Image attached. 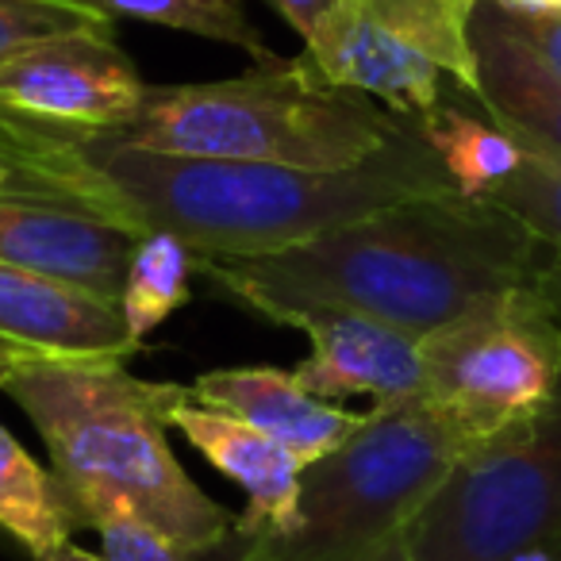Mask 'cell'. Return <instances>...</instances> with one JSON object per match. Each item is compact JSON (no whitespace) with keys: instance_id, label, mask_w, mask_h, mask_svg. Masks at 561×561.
I'll return each instance as SVG.
<instances>
[{"instance_id":"1","label":"cell","mask_w":561,"mask_h":561,"mask_svg":"<svg viewBox=\"0 0 561 561\" xmlns=\"http://www.w3.org/2000/svg\"><path fill=\"white\" fill-rule=\"evenodd\" d=\"M553 247L492 196L438 193L250 257H196L193 270L242 308L280 323L300 308H351L431 335L500 293L538 289Z\"/></svg>"},{"instance_id":"2","label":"cell","mask_w":561,"mask_h":561,"mask_svg":"<svg viewBox=\"0 0 561 561\" xmlns=\"http://www.w3.org/2000/svg\"><path fill=\"white\" fill-rule=\"evenodd\" d=\"M85 147L135 204L142 227L178 234L196 257L273 254L392 204L458 193L412 116L377 154L351 170L170 158L108 147L89 135Z\"/></svg>"},{"instance_id":"3","label":"cell","mask_w":561,"mask_h":561,"mask_svg":"<svg viewBox=\"0 0 561 561\" xmlns=\"http://www.w3.org/2000/svg\"><path fill=\"white\" fill-rule=\"evenodd\" d=\"M35 423L81 519L135 512L188 558H204L234 530L170 450L173 381H142L116 354H27L4 385Z\"/></svg>"},{"instance_id":"4","label":"cell","mask_w":561,"mask_h":561,"mask_svg":"<svg viewBox=\"0 0 561 561\" xmlns=\"http://www.w3.org/2000/svg\"><path fill=\"white\" fill-rule=\"evenodd\" d=\"M400 127L404 116L328 85L305 55H273L227 81L147 85L131 124L89 139L170 158L351 170Z\"/></svg>"},{"instance_id":"5","label":"cell","mask_w":561,"mask_h":561,"mask_svg":"<svg viewBox=\"0 0 561 561\" xmlns=\"http://www.w3.org/2000/svg\"><path fill=\"white\" fill-rule=\"evenodd\" d=\"M469 450L473 443L427 397L374 404L358 435L305 466L297 530L250 546L257 561L369 558L404 535Z\"/></svg>"},{"instance_id":"6","label":"cell","mask_w":561,"mask_h":561,"mask_svg":"<svg viewBox=\"0 0 561 561\" xmlns=\"http://www.w3.org/2000/svg\"><path fill=\"white\" fill-rule=\"evenodd\" d=\"M561 530V389L546 412L473 446L404 527L415 561H512Z\"/></svg>"},{"instance_id":"7","label":"cell","mask_w":561,"mask_h":561,"mask_svg":"<svg viewBox=\"0 0 561 561\" xmlns=\"http://www.w3.org/2000/svg\"><path fill=\"white\" fill-rule=\"evenodd\" d=\"M420 351L423 397L473 446L530 423L561 389V320L538 289L481 300Z\"/></svg>"},{"instance_id":"8","label":"cell","mask_w":561,"mask_h":561,"mask_svg":"<svg viewBox=\"0 0 561 561\" xmlns=\"http://www.w3.org/2000/svg\"><path fill=\"white\" fill-rule=\"evenodd\" d=\"M481 0H339L300 55L328 85L377 96L397 116L443 104V78L477 101L473 12Z\"/></svg>"},{"instance_id":"9","label":"cell","mask_w":561,"mask_h":561,"mask_svg":"<svg viewBox=\"0 0 561 561\" xmlns=\"http://www.w3.org/2000/svg\"><path fill=\"white\" fill-rule=\"evenodd\" d=\"M147 81L112 35H58L0 58V104L39 124L108 135L135 119Z\"/></svg>"},{"instance_id":"10","label":"cell","mask_w":561,"mask_h":561,"mask_svg":"<svg viewBox=\"0 0 561 561\" xmlns=\"http://www.w3.org/2000/svg\"><path fill=\"white\" fill-rule=\"evenodd\" d=\"M142 234L78 204L0 196V262L119 305Z\"/></svg>"},{"instance_id":"11","label":"cell","mask_w":561,"mask_h":561,"mask_svg":"<svg viewBox=\"0 0 561 561\" xmlns=\"http://www.w3.org/2000/svg\"><path fill=\"white\" fill-rule=\"evenodd\" d=\"M280 323L312 339V354L293 369L312 397L335 404L346 397L374 404L423 397V339L412 331L351 308H300Z\"/></svg>"},{"instance_id":"12","label":"cell","mask_w":561,"mask_h":561,"mask_svg":"<svg viewBox=\"0 0 561 561\" xmlns=\"http://www.w3.org/2000/svg\"><path fill=\"white\" fill-rule=\"evenodd\" d=\"M170 427H178L219 473L247 489V512L234 519L239 535L273 542L297 530L305 466L285 446L242 423L239 415L196 400L188 385L170 404Z\"/></svg>"},{"instance_id":"13","label":"cell","mask_w":561,"mask_h":561,"mask_svg":"<svg viewBox=\"0 0 561 561\" xmlns=\"http://www.w3.org/2000/svg\"><path fill=\"white\" fill-rule=\"evenodd\" d=\"M193 397L211 408L239 415L254 431L280 443L300 466H312L323 454L339 450L351 435L366 427L369 412H351L331 400H320L293 377V369L277 366H227L208 369L193 385Z\"/></svg>"},{"instance_id":"14","label":"cell","mask_w":561,"mask_h":561,"mask_svg":"<svg viewBox=\"0 0 561 561\" xmlns=\"http://www.w3.org/2000/svg\"><path fill=\"white\" fill-rule=\"evenodd\" d=\"M0 196L78 204L112 224L147 234L135 204L89 158L85 135L70 131V127L39 124L4 104H0Z\"/></svg>"},{"instance_id":"15","label":"cell","mask_w":561,"mask_h":561,"mask_svg":"<svg viewBox=\"0 0 561 561\" xmlns=\"http://www.w3.org/2000/svg\"><path fill=\"white\" fill-rule=\"evenodd\" d=\"M0 339L43 354L131 358L139 351L127 335L119 305L4 262H0Z\"/></svg>"},{"instance_id":"16","label":"cell","mask_w":561,"mask_h":561,"mask_svg":"<svg viewBox=\"0 0 561 561\" xmlns=\"http://www.w3.org/2000/svg\"><path fill=\"white\" fill-rule=\"evenodd\" d=\"M473 50L481 93L477 104L519 147L561 162V78L550 73L504 24L489 0L473 12Z\"/></svg>"},{"instance_id":"17","label":"cell","mask_w":561,"mask_h":561,"mask_svg":"<svg viewBox=\"0 0 561 561\" xmlns=\"http://www.w3.org/2000/svg\"><path fill=\"white\" fill-rule=\"evenodd\" d=\"M78 527H85V519L62 477L39 466L0 423V530L43 558L70 542Z\"/></svg>"},{"instance_id":"18","label":"cell","mask_w":561,"mask_h":561,"mask_svg":"<svg viewBox=\"0 0 561 561\" xmlns=\"http://www.w3.org/2000/svg\"><path fill=\"white\" fill-rule=\"evenodd\" d=\"M427 147L446 165L461 196H492L523 165V147L492 119H477L450 104L412 116Z\"/></svg>"},{"instance_id":"19","label":"cell","mask_w":561,"mask_h":561,"mask_svg":"<svg viewBox=\"0 0 561 561\" xmlns=\"http://www.w3.org/2000/svg\"><path fill=\"white\" fill-rule=\"evenodd\" d=\"M196 254L170 231H147L135 247L131 270L124 280V297H119V312H124V328L135 346L147 343L150 331H158L173 312L188 305L193 289Z\"/></svg>"},{"instance_id":"20","label":"cell","mask_w":561,"mask_h":561,"mask_svg":"<svg viewBox=\"0 0 561 561\" xmlns=\"http://www.w3.org/2000/svg\"><path fill=\"white\" fill-rule=\"evenodd\" d=\"M70 4L112 20H142V24H162L196 39L224 43V47L247 50L254 62L273 58L262 32L242 12V0H70Z\"/></svg>"},{"instance_id":"21","label":"cell","mask_w":561,"mask_h":561,"mask_svg":"<svg viewBox=\"0 0 561 561\" xmlns=\"http://www.w3.org/2000/svg\"><path fill=\"white\" fill-rule=\"evenodd\" d=\"M116 35V20L70 0H0V58L58 35Z\"/></svg>"},{"instance_id":"22","label":"cell","mask_w":561,"mask_h":561,"mask_svg":"<svg viewBox=\"0 0 561 561\" xmlns=\"http://www.w3.org/2000/svg\"><path fill=\"white\" fill-rule=\"evenodd\" d=\"M101 535V558L104 561H196L181 550L178 542L142 523L135 512H108L93 523Z\"/></svg>"},{"instance_id":"23","label":"cell","mask_w":561,"mask_h":561,"mask_svg":"<svg viewBox=\"0 0 561 561\" xmlns=\"http://www.w3.org/2000/svg\"><path fill=\"white\" fill-rule=\"evenodd\" d=\"M492 9H496V4H492ZM500 24H504L546 70L561 78V16H507V12H500Z\"/></svg>"},{"instance_id":"24","label":"cell","mask_w":561,"mask_h":561,"mask_svg":"<svg viewBox=\"0 0 561 561\" xmlns=\"http://www.w3.org/2000/svg\"><path fill=\"white\" fill-rule=\"evenodd\" d=\"M273 12H277L285 24L293 27V32L300 35V39H308L312 35V27L320 24V16L328 9H335L339 0H265Z\"/></svg>"},{"instance_id":"25","label":"cell","mask_w":561,"mask_h":561,"mask_svg":"<svg viewBox=\"0 0 561 561\" xmlns=\"http://www.w3.org/2000/svg\"><path fill=\"white\" fill-rule=\"evenodd\" d=\"M196 561H257V553H254V546H250V538H242L239 530H231L216 550H208Z\"/></svg>"},{"instance_id":"26","label":"cell","mask_w":561,"mask_h":561,"mask_svg":"<svg viewBox=\"0 0 561 561\" xmlns=\"http://www.w3.org/2000/svg\"><path fill=\"white\" fill-rule=\"evenodd\" d=\"M507 16H561V0H489Z\"/></svg>"},{"instance_id":"27","label":"cell","mask_w":561,"mask_h":561,"mask_svg":"<svg viewBox=\"0 0 561 561\" xmlns=\"http://www.w3.org/2000/svg\"><path fill=\"white\" fill-rule=\"evenodd\" d=\"M27 354H43V351H27V346L4 343V339H0V392H4V385H9V377L16 374V366L27 358Z\"/></svg>"},{"instance_id":"28","label":"cell","mask_w":561,"mask_h":561,"mask_svg":"<svg viewBox=\"0 0 561 561\" xmlns=\"http://www.w3.org/2000/svg\"><path fill=\"white\" fill-rule=\"evenodd\" d=\"M362 561H415L412 553H408V546H404V535L400 538H392V542H385L381 550H374L369 558H362Z\"/></svg>"},{"instance_id":"29","label":"cell","mask_w":561,"mask_h":561,"mask_svg":"<svg viewBox=\"0 0 561 561\" xmlns=\"http://www.w3.org/2000/svg\"><path fill=\"white\" fill-rule=\"evenodd\" d=\"M35 561H104V558H96V553H89V550H81V546L66 542V546H58V550L43 553V558H35Z\"/></svg>"}]
</instances>
